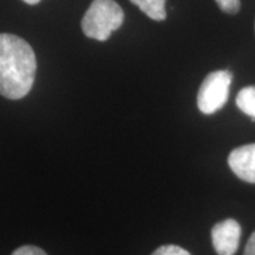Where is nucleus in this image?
<instances>
[{"label": "nucleus", "instance_id": "6", "mask_svg": "<svg viewBox=\"0 0 255 255\" xmlns=\"http://www.w3.org/2000/svg\"><path fill=\"white\" fill-rule=\"evenodd\" d=\"M133 5L138 6L139 9L154 20L162 21L167 18L165 12V0H130Z\"/></svg>", "mask_w": 255, "mask_h": 255}, {"label": "nucleus", "instance_id": "7", "mask_svg": "<svg viewBox=\"0 0 255 255\" xmlns=\"http://www.w3.org/2000/svg\"><path fill=\"white\" fill-rule=\"evenodd\" d=\"M237 105L242 113L255 120V87H246L238 94Z\"/></svg>", "mask_w": 255, "mask_h": 255}, {"label": "nucleus", "instance_id": "3", "mask_svg": "<svg viewBox=\"0 0 255 255\" xmlns=\"http://www.w3.org/2000/svg\"><path fill=\"white\" fill-rule=\"evenodd\" d=\"M233 75L228 70L209 73L201 84L197 95V107L201 113L212 115L222 109L229 97Z\"/></svg>", "mask_w": 255, "mask_h": 255}, {"label": "nucleus", "instance_id": "12", "mask_svg": "<svg viewBox=\"0 0 255 255\" xmlns=\"http://www.w3.org/2000/svg\"><path fill=\"white\" fill-rule=\"evenodd\" d=\"M23 1H25L28 5H36L40 1V0H23Z\"/></svg>", "mask_w": 255, "mask_h": 255}, {"label": "nucleus", "instance_id": "9", "mask_svg": "<svg viewBox=\"0 0 255 255\" xmlns=\"http://www.w3.org/2000/svg\"><path fill=\"white\" fill-rule=\"evenodd\" d=\"M218 2L220 9L228 14L238 13L240 9V0H215Z\"/></svg>", "mask_w": 255, "mask_h": 255}, {"label": "nucleus", "instance_id": "11", "mask_svg": "<svg viewBox=\"0 0 255 255\" xmlns=\"http://www.w3.org/2000/svg\"><path fill=\"white\" fill-rule=\"evenodd\" d=\"M244 255H255V232L251 235L250 240L247 242Z\"/></svg>", "mask_w": 255, "mask_h": 255}, {"label": "nucleus", "instance_id": "5", "mask_svg": "<svg viewBox=\"0 0 255 255\" xmlns=\"http://www.w3.org/2000/svg\"><path fill=\"white\" fill-rule=\"evenodd\" d=\"M228 164L242 181L255 183V143L234 149L229 154Z\"/></svg>", "mask_w": 255, "mask_h": 255}, {"label": "nucleus", "instance_id": "2", "mask_svg": "<svg viewBox=\"0 0 255 255\" xmlns=\"http://www.w3.org/2000/svg\"><path fill=\"white\" fill-rule=\"evenodd\" d=\"M124 20V12L114 0H94L82 19V30L91 39L108 40L119 30Z\"/></svg>", "mask_w": 255, "mask_h": 255}, {"label": "nucleus", "instance_id": "1", "mask_svg": "<svg viewBox=\"0 0 255 255\" xmlns=\"http://www.w3.org/2000/svg\"><path fill=\"white\" fill-rule=\"evenodd\" d=\"M37 59L30 44L9 33L0 34V95L24 98L33 87Z\"/></svg>", "mask_w": 255, "mask_h": 255}, {"label": "nucleus", "instance_id": "4", "mask_svg": "<svg viewBox=\"0 0 255 255\" xmlns=\"http://www.w3.org/2000/svg\"><path fill=\"white\" fill-rule=\"evenodd\" d=\"M241 238V226L234 219L216 223L212 229V241L219 255H234Z\"/></svg>", "mask_w": 255, "mask_h": 255}, {"label": "nucleus", "instance_id": "8", "mask_svg": "<svg viewBox=\"0 0 255 255\" xmlns=\"http://www.w3.org/2000/svg\"><path fill=\"white\" fill-rule=\"evenodd\" d=\"M151 255H191L189 252L175 245H165L156 250Z\"/></svg>", "mask_w": 255, "mask_h": 255}, {"label": "nucleus", "instance_id": "10", "mask_svg": "<svg viewBox=\"0 0 255 255\" xmlns=\"http://www.w3.org/2000/svg\"><path fill=\"white\" fill-rule=\"evenodd\" d=\"M12 255H47L41 248L36 246H23L15 250Z\"/></svg>", "mask_w": 255, "mask_h": 255}]
</instances>
